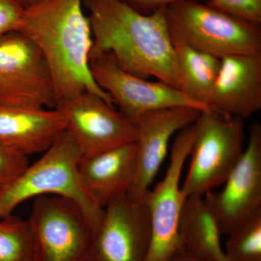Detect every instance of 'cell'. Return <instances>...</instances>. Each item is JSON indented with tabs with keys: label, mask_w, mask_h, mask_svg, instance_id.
Listing matches in <instances>:
<instances>
[{
	"label": "cell",
	"mask_w": 261,
	"mask_h": 261,
	"mask_svg": "<svg viewBox=\"0 0 261 261\" xmlns=\"http://www.w3.org/2000/svg\"><path fill=\"white\" fill-rule=\"evenodd\" d=\"M36 261H87L94 228L75 202L58 195L34 199L28 219Z\"/></svg>",
	"instance_id": "obj_6"
},
{
	"label": "cell",
	"mask_w": 261,
	"mask_h": 261,
	"mask_svg": "<svg viewBox=\"0 0 261 261\" xmlns=\"http://www.w3.org/2000/svg\"><path fill=\"white\" fill-rule=\"evenodd\" d=\"M201 112L192 108H167L145 113L135 120L137 171L130 194L147 195L167 154L171 137L195 123Z\"/></svg>",
	"instance_id": "obj_13"
},
{
	"label": "cell",
	"mask_w": 261,
	"mask_h": 261,
	"mask_svg": "<svg viewBox=\"0 0 261 261\" xmlns=\"http://www.w3.org/2000/svg\"><path fill=\"white\" fill-rule=\"evenodd\" d=\"M218 9L255 25H261V0H208Z\"/></svg>",
	"instance_id": "obj_22"
},
{
	"label": "cell",
	"mask_w": 261,
	"mask_h": 261,
	"mask_svg": "<svg viewBox=\"0 0 261 261\" xmlns=\"http://www.w3.org/2000/svg\"><path fill=\"white\" fill-rule=\"evenodd\" d=\"M43 153L0 194V219L13 214L16 207L29 199L58 195L80 206L94 231L104 208L89 198L81 184L79 163L83 154L78 144L65 130Z\"/></svg>",
	"instance_id": "obj_3"
},
{
	"label": "cell",
	"mask_w": 261,
	"mask_h": 261,
	"mask_svg": "<svg viewBox=\"0 0 261 261\" xmlns=\"http://www.w3.org/2000/svg\"><path fill=\"white\" fill-rule=\"evenodd\" d=\"M35 258V240L29 220L10 215L0 219V261Z\"/></svg>",
	"instance_id": "obj_19"
},
{
	"label": "cell",
	"mask_w": 261,
	"mask_h": 261,
	"mask_svg": "<svg viewBox=\"0 0 261 261\" xmlns=\"http://www.w3.org/2000/svg\"><path fill=\"white\" fill-rule=\"evenodd\" d=\"M24 10L18 0H0V37L18 31Z\"/></svg>",
	"instance_id": "obj_23"
},
{
	"label": "cell",
	"mask_w": 261,
	"mask_h": 261,
	"mask_svg": "<svg viewBox=\"0 0 261 261\" xmlns=\"http://www.w3.org/2000/svg\"><path fill=\"white\" fill-rule=\"evenodd\" d=\"M195 138L194 123L184 128L173 144L166 175L146 195L151 237L146 261H169L181 247L178 224L185 197L180 186L184 165Z\"/></svg>",
	"instance_id": "obj_8"
},
{
	"label": "cell",
	"mask_w": 261,
	"mask_h": 261,
	"mask_svg": "<svg viewBox=\"0 0 261 261\" xmlns=\"http://www.w3.org/2000/svg\"><path fill=\"white\" fill-rule=\"evenodd\" d=\"M90 70L113 104L133 122L145 113L167 108H192L202 112L211 110L164 82H149L128 73L108 53L91 55Z\"/></svg>",
	"instance_id": "obj_9"
},
{
	"label": "cell",
	"mask_w": 261,
	"mask_h": 261,
	"mask_svg": "<svg viewBox=\"0 0 261 261\" xmlns=\"http://www.w3.org/2000/svg\"><path fill=\"white\" fill-rule=\"evenodd\" d=\"M221 191L206 194L205 202L217 219L222 234L261 211V125L250 128L246 149L228 175Z\"/></svg>",
	"instance_id": "obj_12"
},
{
	"label": "cell",
	"mask_w": 261,
	"mask_h": 261,
	"mask_svg": "<svg viewBox=\"0 0 261 261\" xmlns=\"http://www.w3.org/2000/svg\"><path fill=\"white\" fill-rule=\"evenodd\" d=\"M150 237L146 195L126 192L105 207L87 261H146Z\"/></svg>",
	"instance_id": "obj_10"
},
{
	"label": "cell",
	"mask_w": 261,
	"mask_h": 261,
	"mask_svg": "<svg viewBox=\"0 0 261 261\" xmlns=\"http://www.w3.org/2000/svg\"><path fill=\"white\" fill-rule=\"evenodd\" d=\"M166 13L169 27L199 50L219 59L261 56L260 25L197 0L176 2Z\"/></svg>",
	"instance_id": "obj_4"
},
{
	"label": "cell",
	"mask_w": 261,
	"mask_h": 261,
	"mask_svg": "<svg viewBox=\"0 0 261 261\" xmlns=\"http://www.w3.org/2000/svg\"><path fill=\"white\" fill-rule=\"evenodd\" d=\"M28 166V156L0 142V194Z\"/></svg>",
	"instance_id": "obj_21"
},
{
	"label": "cell",
	"mask_w": 261,
	"mask_h": 261,
	"mask_svg": "<svg viewBox=\"0 0 261 261\" xmlns=\"http://www.w3.org/2000/svg\"><path fill=\"white\" fill-rule=\"evenodd\" d=\"M209 107L223 116L245 119L261 109V56L221 59Z\"/></svg>",
	"instance_id": "obj_14"
},
{
	"label": "cell",
	"mask_w": 261,
	"mask_h": 261,
	"mask_svg": "<svg viewBox=\"0 0 261 261\" xmlns=\"http://www.w3.org/2000/svg\"><path fill=\"white\" fill-rule=\"evenodd\" d=\"M30 261H36V257H35V258H34V259H33V260H30Z\"/></svg>",
	"instance_id": "obj_27"
},
{
	"label": "cell",
	"mask_w": 261,
	"mask_h": 261,
	"mask_svg": "<svg viewBox=\"0 0 261 261\" xmlns=\"http://www.w3.org/2000/svg\"><path fill=\"white\" fill-rule=\"evenodd\" d=\"M228 236L224 250L226 261H261V211Z\"/></svg>",
	"instance_id": "obj_20"
},
{
	"label": "cell",
	"mask_w": 261,
	"mask_h": 261,
	"mask_svg": "<svg viewBox=\"0 0 261 261\" xmlns=\"http://www.w3.org/2000/svg\"><path fill=\"white\" fill-rule=\"evenodd\" d=\"M19 3L25 9L32 8L43 3L48 1V0H18Z\"/></svg>",
	"instance_id": "obj_26"
},
{
	"label": "cell",
	"mask_w": 261,
	"mask_h": 261,
	"mask_svg": "<svg viewBox=\"0 0 261 261\" xmlns=\"http://www.w3.org/2000/svg\"><path fill=\"white\" fill-rule=\"evenodd\" d=\"M54 86L37 46L16 31L0 37V106L55 108Z\"/></svg>",
	"instance_id": "obj_7"
},
{
	"label": "cell",
	"mask_w": 261,
	"mask_h": 261,
	"mask_svg": "<svg viewBox=\"0 0 261 261\" xmlns=\"http://www.w3.org/2000/svg\"><path fill=\"white\" fill-rule=\"evenodd\" d=\"M84 3V0H48L27 8L18 29L37 46L47 63L56 107L84 92L113 105L91 73L93 37Z\"/></svg>",
	"instance_id": "obj_2"
},
{
	"label": "cell",
	"mask_w": 261,
	"mask_h": 261,
	"mask_svg": "<svg viewBox=\"0 0 261 261\" xmlns=\"http://www.w3.org/2000/svg\"><path fill=\"white\" fill-rule=\"evenodd\" d=\"M221 235L217 219L202 196L187 197L178 224L181 247L201 258L224 261Z\"/></svg>",
	"instance_id": "obj_17"
},
{
	"label": "cell",
	"mask_w": 261,
	"mask_h": 261,
	"mask_svg": "<svg viewBox=\"0 0 261 261\" xmlns=\"http://www.w3.org/2000/svg\"><path fill=\"white\" fill-rule=\"evenodd\" d=\"M169 261H214L207 260V259L201 258L200 257L192 254L191 252L187 251L185 248L181 247L177 252L173 255L172 258Z\"/></svg>",
	"instance_id": "obj_25"
},
{
	"label": "cell",
	"mask_w": 261,
	"mask_h": 261,
	"mask_svg": "<svg viewBox=\"0 0 261 261\" xmlns=\"http://www.w3.org/2000/svg\"><path fill=\"white\" fill-rule=\"evenodd\" d=\"M225 261H226V258H225Z\"/></svg>",
	"instance_id": "obj_28"
},
{
	"label": "cell",
	"mask_w": 261,
	"mask_h": 261,
	"mask_svg": "<svg viewBox=\"0 0 261 261\" xmlns=\"http://www.w3.org/2000/svg\"><path fill=\"white\" fill-rule=\"evenodd\" d=\"M84 5L93 37L91 55L108 53L128 73L179 89L167 7L143 14L122 0H84Z\"/></svg>",
	"instance_id": "obj_1"
},
{
	"label": "cell",
	"mask_w": 261,
	"mask_h": 261,
	"mask_svg": "<svg viewBox=\"0 0 261 261\" xmlns=\"http://www.w3.org/2000/svg\"><path fill=\"white\" fill-rule=\"evenodd\" d=\"M65 117V130L83 155L98 153L136 142L137 126L113 105L84 92L57 105Z\"/></svg>",
	"instance_id": "obj_11"
},
{
	"label": "cell",
	"mask_w": 261,
	"mask_h": 261,
	"mask_svg": "<svg viewBox=\"0 0 261 261\" xmlns=\"http://www.w3.org/2000/svg\"><path fill=\"white\" fill-rule=\"evenodd\" d=\"M194 127L191 163L181 186L186 197H202L224 184L244 152L242 118L211 110L201 112Z\"/></svg>",
	"instance_id": "obj_5"
},
{
	"label": "cell",
	"mask_w": 261,
	"mask_h": 261,
	"mask_svg": "<svg viewBox=\"0 0 261 261\" xmlns=\"http://www.w3.org/2000/svg\"><path fill=\"white\" fill-rule=\"evenodd\" d=\"M65 130V115L58 108L0 106V142L25 155L45 152Z\"/></svg>",
	"instance_id": "obj_16"
},
{
	"label": "cell",
	"mask_w": 261,
	"mask_h": 261,
	"mask_svg": "<svg viewBox=\"0 0 261 261\" xmlns=\"http://www.w3.org/2000/svg\"><path fill=\"white\" fill-rule=\"evenodd\" d=\"M137 171L136 142L82 155L79 163V176L84 192L101 208L129 192Z\"/></svg>",
	"instance_id": "obj_15"
},
{
	"label": "cell",
	"mask_w": 261,
	"mask_h": 261,
	"mask_svg": "<svg viewBox=\"0 0 261 261\" xmlns=\"http://www.w3.org/2000/svg\"><path fill=\"white\" fill-rule=\"evenodd\" d=\"M130 8L143 14H150L156 10L166 8L181 0H122ZM200 2H208V0H197Z\"/></svg>",
	"instance_id": "obj_24"
},
{
	"label": "cell",
	"mask_w": 261,
	"mask_h": 261,
	"mask_svg": "<svg viewBox=\"0 0 261 261\" xmlns=\"http://www.w3.org/2000/svg\"><path fill=\"white\" fill-rule=\"evenodd\" d=\"M169 28L177 65L180 90L195 102L209 107L221 59L192 47Z\"/></svg>",
	"instance_id": "obj_18"
}]
</instances>
